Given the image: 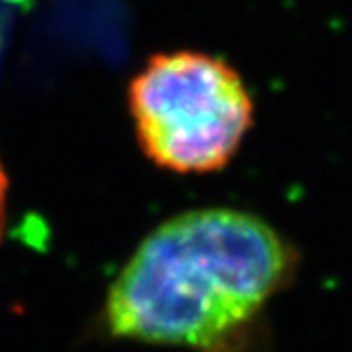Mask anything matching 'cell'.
<instances>
[{"mask_svg":"<svg viewBox=\"0 0 352 352\" xmlns=\"http://www.w3.org/2000/svg\"><path fill=\"white\" fill-rule=\"evenodd\" d=\"M6 192H8V180H6L2 164H0V237H2L4 221H6Z\"/></svg>","mask_w":352,"mask_h":352,"instance_id":"obj_3","label":"cell"},{"mask_svg":"<svg viewBox=\"0 0 352 352\" xmlns=\"http://www.w3.org/2000/svg\"><path fill=\"white\" fill-rule=\"evenodd\" d=\"M139 143L153 163L184 175L223 168L252 126V98L223 59L155 55L129 85Z\"/></svg>","mask_w":352,"mask_h":352,"instance_id":"obj_2","label":"cell"},{"mask_svg":"<svg viewBox=\"0 0 352 352\" xmlns=\"http://www.w3.org/2000/svg\"><path fill=\"white\" fill-rule=\"evenodd\" d=\"M298 252L258 215L208 208L151 231L113 280L116 337L194 352H252L266 307L292 282Z\"/></svg>","mask_w":352,"mask_h":352,"instance_id":"obj_1","label":"cell"}]
</instances>
